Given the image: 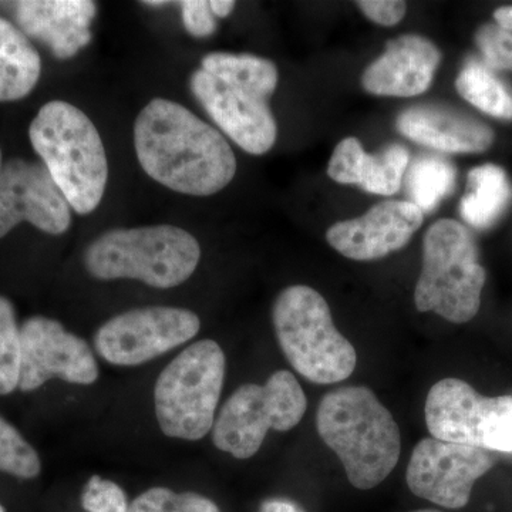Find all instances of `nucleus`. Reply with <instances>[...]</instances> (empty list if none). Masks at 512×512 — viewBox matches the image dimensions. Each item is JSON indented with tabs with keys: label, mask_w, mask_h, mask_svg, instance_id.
<instances>
[{
	"label": "nucleus",
	"mask_w": 512,
	"mask_h": 512,
	"mask_svg": "<svg viewBox=\"0 0 512 512\" xmlns=\"http://www.w3.org/2000/svg\"><path fill=\"white\" fill-rule=\"evenodd\" d=\"M0 471L32 480L42 471V461L18 429L0 416Z\"/></svg>",
	"instance_id": "a878e982"
},
{
	"label": "nucleus",
	"mask_w": 512,
	"mask_h": 512,
	"mask_svg": "<svg viewBox=\"0 0 512 512\" xmlns=\"http://www.w3.org/2000/svg\"><path fill=\"white\" fill-rule=\"evenodd\" d=\"M96 15V3L89 0H25L16 6L20 30L45 43L60 60L72 59L92 42Z\"/></svg>",
	"instance_id": "f3484780"
},
{
	"label": "nucleus",
	"mask_w": 512,
	"mask_h": 512,
	"mask_svg": "<svg viewBox=\"0 0 512 512\" xmlns=\"http://www.w3.org/2000/svg\"><path fill=\"white\" fill-rule=\"evenodd\" d=\"M0 512H6V511H5V508H3V505H2V504H0Z\"/></svg>",
	"instance_id": "4c0bfd02"
},
{
	"label": "nucleus",
	"mask_w": 512,
	"mask_h": 512,
	"mask_svg": "<svg viewBox=\"0 0 512 512\" xmlns=\"http://www.w3.org/2000/svg\"><path fill=\"white\" fill-rule=\"evenodd\" d=\"M144 5L153 6V8H161L163 5H168V2H144Z\"/></svg>",
	"instance_id": "f704fd0d"
},
{
	"label": "nucleus",
	"mask_w": 512,
	"mask_h": 512,
	"mask_svg": "<svg viewBox=\"0 0 512 512\" xmlns=\"http://www.w3.org/2000/svg\"><path fill=\"white\" fill-rule=\"evenodd\" d=\"M481 62L493 72L512 70V33L493 23L481 26L476 35Z\"/></svg>",
	"instance_id": "cd10ccee"
},
{
	"label": "nucleus",
	"mask_w": 512,
	"mask_h": 512,
	"mask_svg": "<svg viewBox=\"0 0 512 512\" xmlns=\"http://www.w3.org/2000/svg\"><path fill=\"white\" fill-rule=\"evenodd\" d=\"M20 380V328L13 303L0 296V396L15 392Z\"/></svg>",
	"instance_id": "393cba45"
},
{
	"label": "nucleus",
	"mask_w": 512,
	"mask_h": 512,
	"mask_svg": "<svg viewBox=\"0 0 512 512\" xmlns=\"http://www.w3.org/2000/svg\"><path fill=\"white\" fill-rule=\"evenodd\" d=\"M511 72H512V70H511Z\"/></svg>",
	"instance_id": "58836bf2"
},
{
	"label": "nucleus",
	"mask_w": 512,
	"mask_h": 512,
	"mask_svg": "<svg viewBox=\"0 0 512 512\" xmlns=\"http://www.w3.org/2000/svg\"><path fill=\"white\" fill-rule=\"evenodd\" d=\"M194 312L173 306H148L114 316L94 335V348L114 366H138L170 352L200 332Z\"/></svg>",
	"instance_id": "9d476101"
},
{
	"label": "nucleus",
	"mask_w": 512,
	"mask_h": 512,
	"mask_svg": "<svg viewBox=\"0 0 512 512\" xmlns=\"http://www.w3.org/2000/svg\"><path fill=\"white\" fill-rule=\"evenodd\" d=\"M410 154L400 144L372 154L363 150L355 137L340 141L328 165V175L339 184L359 185L362 190L377 195H393L402 187L409 168Z\"/></svg>",
	"instance_id": "6ab92c4d"
},
{
	"label": "nucleus",
	"mask_w": 512,
	"mask_h": 512,
	"mask_svg": "<svg viewBox=\"0 0 512 512\" xmlns=\"http://www.w3.org/2000/svg\"><path fill=\"white\" fill-rule=\"evenodd\" d=\"M2 150H0V170H2Z\"/></svg>",
	"instance_id": "e433bc0d"
},
{
	"label": "nucleus",
	"mask_w": 512,
	"mask_h": 512,
	"mask_svg": "<svg viewBox=\"0 0 512 512\" xmlns=\"http://www.w3.org/2000/svg\"><path fill=\"white\" fill-rule=\"evenodd\" d=\"M494 466L495 458L488 451L429 437L414 447L406 480L417 497L460 510L470 501L478 478Z\"/></svg>",
	"instance_id": "9b49d317"
},
{
	"label": "nucleus",
	"mask_w": 512,
	"mask_h": 512,
	"mask_svg": "<svg viewBox=\"0 0 512 512\" xmlns=\"http://www.w3.org/2000/svg\"><path fill=\"white\" fill-rule=\"evenodd\" d=\"M128 512H221L210 498L197 493H174L170 488L154 487L138 495Z\"/></svg>",
	"instance_id": "bb28decb"
},
{
	"label": "nucleus",
	"mask_w": 512,
	"mask_h": 512,
	"mask_svg": "<svg viewBox=\"0 0 512 512\" xmlns=\"http://www.w3.org/2000/svg\"><path fill=\"white\" fill-rule=\"evenodd\" d=\"M424 416L434 439L512 453V396H483L448 377L431 387Z\"/></svg>",
	"instance_id": "1a4fd4ad"
},
{
	"label": "nucleus",
	"mask_w": 512,
	"mask_h": 512,
	"mask_svg": "<svg viewBox=\"0 0 512 512\" xmlns=\"http://www.w3.org/2000/svg\"><path fill=\"white\" fill-rule=\"evenodd\" d=\"M397 130L440 153H484L494 143V131L483 121L433 104L403 111L397 119Z\"/></svg>",
	"instance_id": "a211bd4d"
},
{
	"label": "nucleus",
	"mask_w": 512,
	"mask_h": 512,
	"mask_svg": "<svg viewBox=\"0 0 512 512\" xmlns=\"http://www.w3.org/2000/svg\"><path fill=\"white\" fill-rule=\"evenodd\" d=\"M440 62V50L426 37H397L387 43L383 55L367 67L362 86L375 96H419L433 83Z\"/></svg>",
	"instance_id": "dca6fc26"
},
{
	"label": "nucleus",
	"mask_w": 512,
	"mask_h": 512,
	"mask_svg": "<svg viewBox=\"0 0 512 512\" xmlns=\"http://www.w3.org/2000/svg\"><path fill=\"white\" fill-rule=\"evenodd\" d=\"M495 25L512 33V6H501L494 12Z\"/></svg>",
	"instance_id": "473e14b6"
},
{
	"label": "nucleus",
	"mask_w": 512,
	"mask_h": 512,
	"mask_svg": "<svg viewBox=\"0 0 512 512\" xmlns=\"http://www.w3.org/2000/svg\"><path fill=\"white\" fill-rule=\"evenodd\" d=\"M227 360L215 340L192 343L165 366L154 387L160 429L173 439L197 441L212 430Z\"/></svg>",
	"instance_id": "0eeeda50"
},
{
	"label": "nucleus",
	"mask_w": 512,
	"mask_h": 512,
	"mask_svg": "<svg viewBox=\"0 0 512 512\" xmlns=\"http://www.w3.org/2000/svg\"><path fill=\"white\" fill-rule=\"evenodd\" d=\"M42 73L39 53L22 30L0 18V103L25 99Z\"/></svg>",
	"instance_id": "aec40b11"
},
{
	"label": "nucleus",
	"mask_w": 512,
	"mask_h": 512,
	"mask_svg": "<svg viewBox=\"0 0 512 512\" xmlns=\"http://www.w3.org/2000/svg\"><path fill=\"white\" fill-rule=\"evenodd\" d=\"M276 338L296 373L316 384H333L355 372L356 349L333 322L326 299L311 286H289L272 309Z\"/></svg>",
	"instance_id": "39448f33"
},
{
	"label": "nucleus",
	"mask_w": 512,
	"mask_h": 512,
	"mask_svg": "<svg viewBox=\"0 0 512 512\" xmlns=\"http://www.w3.org/2000/svg\"><path fill=\"white\" fill-rule=\"evenodd\" d=\"M308 407L293 373L278 370L265 384L239 387L222 406L212 426V443L238 460L258 453L269 430L295 429Z\"/></svg>",
	"instance_id": "6e6552de"
},
{
	"label": "nucleus",
	"mask_w": 512,
	"mask_h": 512,
	"mask_svg": "<svg viewBox=\"0 0 512 512\" xmlns=\"http://www.w3.org/2000/svg\"><path fill=\"white\" fill-rule=\"evenodd\" d=\"M410 512H443L439 510H417V511H410Z\"/></svg>",
	"instance_id": "c9c22d12"
},
{
	"label": "nucleus",
	"mask_w": 512,
	"mask_h": 512,
	"mask_svg": "<svg viewBox=\"0 0 512 512\" xmlns=\"http://www.w3.org/2000/svg\"><path fill=\"white\" fill-rule=\"evenodd\" d=\"M23 221L62 235L70 228L72 207L45 164L12 158L0 170V238Z\"/></svg>",
	"instance_id": "ddd939ff"
},
{
	"label": "nucleus",
	"mask_w": 512,
	"mask_h": 512,
	"mask_svg": "<svg viewBox=\"0 0 512 512\" xmlns=\"http://www.w3.org/2000/svg\"><path fill=\"white\" fill-rule=\"evenodd\" d=\"M210 8L217 18H227L235 9V2H232V0H212Z\"/></svg>",
	"instance_id": "72a5a7b5"
},
{
	"label": "nucleus",
	"mask_w": 512,
	"mask_h": 512,
	"mask_svg": "<svg viewBox=\"0 0 512 512\" xmlns=\"http://www.w3.org/2000/svg\"><path fill=\"white\" fill-rule=\"evenodd\" d=\"M485 279L476 239L463 224L440 220L427 229L414 289L417 311L437 313L451 323L470 322L480 311Z\"/></svg>",
	"instance_id": "423d86ee"
},
{
	"label": "nucleus",
	"mask_w": 512,
	"mask_h": 512,
	"mask_svg": "<svg viewBox=\"0 0 512 512\" xmlns=\"http://www.w3.org/2000/svg\"><path fill=\"white\" fill-rule=\"evenodd\" d=\"M134 147L143 170L181 194H217L237 174V158L220 131L181 104L160 97L138 114Z\"/></svg>",
	"instance_id": "f257e3e1"
},
{
	"label": "nucleus",
	"mask_w": 512,
	"mask_h": 512,
	"mask_svg": "<svg viewBox=\"0 0 512 512\" xmlns=\"http://www.w3.org/2000/svg\"><path fill=\"white\" fill-rule=\"evenodd\" d=\"M316 427L357 490L382 484L399 463V424L369 387L346 386L326 394Z\"/></svg>",
	"instance_id": "f03ea898"
},
{
	"label": "nucleus",
	"mask_w": 512,
	"mask_h": 512,
	"mask_svg": "<svg viewBox=\"0 0 512 512\" xmlns=\"http://www.w3.org/2000/svg\"><path fill=\"white\" fill-rule=\"evenodd\" d=\"M190 86L208 116L242 150L262 156L274 147L278 126L266 100L228 86L202 69L192 74Z\"/></svg>",
	"instance_id": "4468645a"
},
{
	"label": "nucleus",
	"mask_w": 512,
	"mask_h": 512,
	"mask_svg": "<svg viewBox=\"0 0 512 512\" xmlns=\"http://www.w3.org/2000/svg\"><path fill=\"white\" fill-rule=\"evenodd\" d=\"M512 198L510 180L503 168L484 164L468 173V191L460 202L464 222L476 229H488L503 217Z\"/></svg>",
	"instance_id": "412c9836"
},
{
	"label": "nucleus",
	"mask_w": 512,
	"mask_h": 512,
	"mask_svg": "<svg viewBox=\"0 0 512 512\" xmlns=\"http://www.w3.org/2000/svg\"><path fill=\"white\" fill-rule=\"evenodd\" d=\"M82 507L86 512H128L127 495L119 484L93 476L84 485Z\"/></svg>",
	"instance_id": "c85d7f7f"
},
{
	"label": "nucleus",
	"mask_w": 512,
	"mask_h": 512,
	"mask_svg": "<svg viewBox=\"0 0 512 512\" xmlns=\"http://www.w3.org/2000/svg\"><path fill=\"white\" fill-rule=\"evenodd\" d=\"M456 177V168L446 158L441 156L416 158L404 175L409 202L416 205L423 214L433 212L454 190Z\"/></svg>",
	"instance_id": "5701e85b"
},
{
	"label": "nucleus",
	"mask_w": 512,
	"mask_h": 512,
	"mask_svg": "<svg viewBox=\"0 0 512 512\" xmlns=\"http://www.w3.org/2000/svg\"><path fill=\"white\" fill-rule=\"evenodd\" d=\"M458 94L471 106L495 117L512 120V96L504 83L481 60H468L458 74Z\"/></svg>",
	"instance_id": "b1692460"
},
{
	"label": "nucleus",
	"mask_w": 512,
	"mask_h": 512,
	"mask_svg": "<svg viewBox=\"0 0 512 512\" xmlns=\"http://www.w3.org/2000/svg\"><path fill=\"white\" fill-rule=\"evenodd\" d=\"M367 19L380 26H394L406 15V2L399 0H360L356 3Z\"/></svg>",
	"instance_id": "7c9ffc66"
},
{
	"label": "nucleus",
	"mask_w": 512,
	"mask_h": 512,
	"mask_svg": "<svg viewBox=\"0 0 512 512\" xmlns=\"http://www.w3.org/2000/svg\"><path fill=\"white\" fill-rule=\"evenodd\" d=\"M183 13V25L191 36L204 39L214 35L217 20L211 12L210 2L205 0H184L180 3Z\"/></svg>",
	"instance_id": "c756f323"
},
{
	"label": "nucleus",
	"mask_w": 512,
	"mask_h": 512,
	"mask_svg": "<svg viewBox=\"0 0 512 512\" xmlns=\"http://www.w3.org/2000/svg\"><path fill=\"white\" fill-rule=\"evenodd\" d=\"M258 512H305V510L288 498H269L261 504Z\"/></svg>",
	"instance_id": "2f4dec72"
},
{
	"label": "nucleus",
	"mask_w": 512,
	"mask_h": 512,
	"mask_svg": "<svg viewBox=\"0 0 512 512\" xmlns=\"http://www.w3.org/2000/svg\"><path fill=\"white\" fill-rule=\"evenodd\" d=\"M32 147L77 214L99 207L109 180V161L93 121L73 104L53 100L30 123Z\"/></svg>",
	"instance_id": "7ed1b4c3"
},
{
	"label": "nucleus",
	"mask_w": 512,
	"mask_h": 512,
	"mask_svg": "<svg viewBox=\"0 0 512 512\" xmlns=\"http://www.w3.org/2000/svg\"><path fill=\"white\" fill-rule=\"evenodd\" d=\"M200 259L197 238L174 225L113 229L84 252V265L94 278L136 279L158 289L184 284Z\"/></svg>",
	"instance_id": "20e7f679"
},
{
	"label": "nucleus",
	"mask_w": 512,
	"mask_h": 512,
	"mask_svg": "<svg viewBox=\"0 0 512 512\" xmlns=\"http://www.w3.org/2000/svg\"><path fill=\"white\" fill-rule=\"evenodd\" d=\"M202 70L228 86L268 100L278 86V69L271 60L254 55L210 53L202 59Z\"/></svg>",
	"instance_id": "4be33fe9"
},
{
	"label": "nucleus",
	"mask_w": 512,
	"mask_h": 512,
	"mask_svg": "<svg viewBox=\"0 0 512 512\" xmlns=\"http://www.w3.org/2000/svg\"><path fill=\"white\" fill-rule=\"evenodd\" d=\"M53 377L89 386L99 379V365L86 340L57 320L32 316L20 326L19 389L33 392Z\"/></svg>",
	"instance_id": "f8f14e48"
},
{
	"label": "nucleus",
	"mask_w": 512,
	"mask_h": 512,
	"mask_svg": "<svg viewBox=\"0 0 512 512\" xmlns=\"http://www.w3.org/2000/svg\"><path fill=\"white\" fill-rule=\"evenodd\" d=\"M424 214L409 201H383L362 217L329 228L330 247L353 261H377L409 244Z\"/></svg>",
	"instance_id": "2eb2a0df"
}]
</instances>
